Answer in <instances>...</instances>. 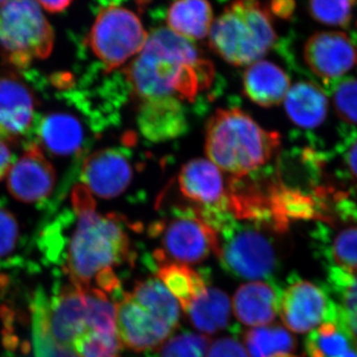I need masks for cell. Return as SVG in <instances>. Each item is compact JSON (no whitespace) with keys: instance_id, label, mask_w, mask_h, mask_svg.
Listing matches in <instances>:
<instances>
[{"instance_id":"6da1fadb","label":"cell","mask_w":357,"mask_h":357,"mask_svg":"<svg viewBox=\"0 0 357 357\" xmlns=\"http://www.w3.org/2000/svg\"><path fill=\"white\" fill-rule=\"evenodd\" d=\"M213 66L189 40L168 28L149 35L142 51L128 69V79L138 100H195L213 79Z\"/></svg>"},{"instance_id":"7a4b0ae2","label":"cell","mask_w":357,"mask_h":357,"mask_svg":"<svg viewBox=\"0 0 357 357\" xmlns=\"http://www.w3.org/2000/svg\"><path fill=\"white\" fill-rule=\"evenodd\" d=\"M72 204L77 217L74 229L50 257L62 264L70 283L89 288L103 270L132 262L134 253L121 218L98 213L83 184L73 190Z\"/></svg>"},{"instance_id":"3957f363","label":"cell","mask_w":357,"mask_h":357,"mask_svg":"<svg viewBox=\"0 0 357 357\" xmlns=\"http://www.w3.org/2000/svg\"><path fill=\"white\" fill-rule=\"evenodd\" d=\"M280 144L279 133L262 128L238 109H218L206 126L208 160L239 180L267 164Z\"/></svg>"},{"instance_id":"277c9868","label":"cell","mask_w":357,"mask_h":357,"mask_svg":"<svg viewBox=\"0 0 357 357\" xmlns=\"http://www.w3.org/2000/svg\"><path fill=\"white\" fill-rule=\"evenodd\" d=\"M276 40L271 14L259 0H232L208 34L211 50L234 66L258 62Z\"/></svg>"},{"instance_id":"5b68a950","label":"cell","mask_w":357,"mask_h":357,"mask_svg":"<svg viewBox=\"0 0 357 357\" xmlns=\"http://www.w3.org/2000/svg\"><path fill=\"white\" fill-rule=\"evenodd\" d=\"M53 28L36 0H6L0 6V55L15 69L50 56Z\"/></svg>"},{"instance_id":"8992f818","label":"cell","mask_w":357,"mask_h":357,"mask_svg":"<svg viewBox=\"0 0 357 357\" xmlns=\"http://www.w3.org/2000/svg\"><path fill=\"white\" fill-rule=\"evenodd\" d=\"M246 223L237 225L236 220L230 218L217 230L220 241L217 256L220 264L236 278L245 280L270 278L278 263L273 241L266 230L262 229L270 227L264 223Z\"/></svg>"},{"instance_id":"52a82bcc","label":"cell","mask_w":357,"mask_h":357,"mask_svg":"<svg viewBox=\"0 0 357 357\" xmlns=\"http://www.w3.org/2000/svg\"><path fill=\"white\" fill-rule=\"evenodd\" d=\"M148 37L140 18L133 11L109 6L96 15L86 43L105 70H112L136 57L144 48Z\"/></svg>"},{"instance_id":"ba28073f","label":"cell","mask_w":357,"mask_h":357,"mask_svg":"<svg viewBox=\"0 0 357 357\" xmlns=\"http://www.w3.org/2000/svg\"><path fill=\"white\" fill-rule=\"evenodd\" d=\"M151 236L159 237L161 248L153 253L154 261H172L195 264L204 261L211 253L217 255L218 236L196 210L156 222L150 229Z\"/></svg>"},{"instance_id":"9c48e42d","label":"cell","mask_w":357,"mask_h":357,"mask_svg":"<svg viewBox=\"0 0 357 357\" xmlns=\"http://www.w3.org/2000/svg\"><path fill=\"white\" fill-rule=\"evenodd\" d=\"M32 328L41 331L56 344L70 349L86 326L84 288L70 283L48 299L37 294L32 304Z\"/></svg>"},{"instance_id":"30bf717a","label":"cell","mask_w":357,"mask_h":357,"mask_svg":"<svg viewBox=\"0 0 357 357\" xmlns=\"http://www.w3.org/2000/svg\"><path fill=\"white\" fill-rule=\"evenodd\" d=\"M183 196L199 206L198 213L211 227L229 215L230 183L222 170L206 159H194L183 166L178 174Z\"/></svg>"},{"instance_id":"8fae6325","label":"cell","mask_w":357,"mask_h":357,"mask_svg":"<svg viewBox=\"0 0 357 357\" xmlns=\"http://www.w3.org/2000/svg\"><path fill=\"white\" fill-rule=\"evenodd\" d=\"M279 314L284 325L296 333H311L325 323H335L337 305L309 281L293 282L282 293Z\"/></svg>"},{"instance_id":"7c38bea8","label":"cell","mask_w":357,"mask_h":357,"mask_svg":"<svg viewBox=\"0 0 357 357\" xmlns=\"http://www.w3.org/2000/svg\"><path fill=\"white\" fill-rule=\"evenodd\" d=\"M117 337L124 347L135 352L151 351L175 332L171 326L123 293L116 303Z\"/></svg>"},{"instance_id":"4fadbf2b","label":"cell","mask_w":357,"mask_h":357,"mask_svg":"<svg viewBox=\"0 0 357 357\" xmlns=\"http://www.w3.org/2000/svg\"><path fill=\"white\" fill-rule=\"evenodd\" d=\"M55 183L53 165L39 145L32 142L11 166L7 177V189L18 201L38 203L50 196Z\"/></svg>"},{"instance_id":"5bb4252c","label":"cell","mask_w":357,"mask_h":357,"mask_svg":"<svg viewBox=\"0 0 357 357\" xmlns=\"http://www.w3.org/2000/svg\"><path fill=\"white\" fill-rule=\"evenodd\" d=\"M304 58L317 77L332 82L354 67L357 52L345 33L319 32L312 35L305 45Z\"/></svg>"},{"instance_id":"9a60e30c","label":"cell","mask_w":357,"mask_h":357,"mask_svg":"<svg viewBox=\"0 0 357 357\" xmlns=\"http://www.w3.org/2000/svg\"><path fill=\"white\" fill-rule=\"evenodd\" d=\"M36 100L31 89L14 73L0 74V140L16 142L29 133Z\"/></svg>"},{"instance_id":"2e32d148","label":"cell","mask_w":357,"mask_h":357,"mask_svg":"<svg viewBox=\"0 0 357 357\" xmlns=\"http://www.w3.org/2000/svg\"><path fill=\"white\" fill-rule=\"evenodd\" d=\"M133 177L130 162L117 149H105L89 155L82 168V184L93 196L114 199L128 189Z\"/></svg>"},{"instance_id":"e0dca14e","label":"cell","mask_w":357,"mask_h":357,"mask_svg":"<svg viewBox=\"0 0 357 357\" xmlns=\"http://www.w3.org/2000/svg\"><path fill=\"white\" fill-rule=\"evenodd\" d=\"M182 102L176 98L139 100L137 123L142 135L152 142L182 135L188 128Z\"/></svg>"},{"instance_id":"ac0fdd59","label":"cell","mask_w":357,"mask_h":357,"mask_svg":"<svg viewBox=\"0 0 357 357\" xmlns=\"http://www.w3.org/2000/svg\"><path fill=\"white\" fill-rule=\"evenodd\" d=\"M281 295L280 290L270 282L244 284L234 294V314L243 325L255 328L268 326L279 312Z\"/></svg>"},{"instance_id":"d6986e66","label":"cell","mask_w":357,"mask_h":357,"mask_svg":"<svg viewBox=\"0 0 357 357\" xmlns=\"http://www.w3.org/2000/svg\"><path fill=\"white\" fill-rule=\"evenodd\" d=\"M243 89L251 102L271 107L285 100L290 89V79L278 66L260 60L249 66L244 73Z\"/></svg>"},{"instance_id":"ffe728a7","label":"cell","mask_w":357,"mask_h":357,"mask_svg":"<svg viewBox=\"0 0 357 357\" xmlns=\"http://www.w3.org/2000/svg\"><path fill=\"white\" fill-rule=\"evenodd\" d=\"M166 21L168 29L190 41L208 36L215 20L208 0H175Z\"/></svg>"},{"instance_id":"44dd1931","label":"cell","mask_w":357,"mask_h":357,"mask_svg":"<svg viewBox=\"0 0 357 357\" xmlns=\"http://www.w3.org/2000/svg\"><path fill=\"white\" fill-rule=\"evenodd\" d=\"M285 109L289 119L299 128H318L328 114V98L316 84L301 82L289 89Z\"/></svg>"},{"instance_id":"7402d4cb","label":"cell","mask_w":357,"mask_h":357,"mask_svg":"<svg viewBox=\"0 0 357 357\" xmlns=\"http://www.w3.org/2000/svg\"><path fill=\"white\" fill-rule=\"evenodd\" d=\"M40 143L53 154L68 156L83 145L84 132L81 122L68 114H52L39 123Z\"/></svg>"},{"instance_id":"603a6c76","label":"cell","mask_w":357,"mask_h":357,"mask_svg":"<svg viewBox=\"0 0 357 357\" xmlns=\"http://www.w3.org/2000/svg\"><path fill=\"white\" fill-rule=\"evenodd\" d=\"M230 300L218 288L206 287L185 310L192 325L206 335L222 332L229 324Z\"/></svg>"},{"instance_id":"cb8c5ba5","label":"cell","mask_w":357,"mask_h":357,"mask_svg":"<svg viewBox=\"0 0 357 357\" xmlns=\"http://www.w3.org/2000/svg\"><path fill=\"white\" fill-rule=\"evenodd\" d=\"M154 264L159 280L180 303L184 311L208 287L206 277L189 265L166 260L154 261Z\"/></svg>"},{"instance_id":"d4e9b609","label":"cell","mask_w":357,"mask_h":357,"mask_svg":"<svg viewBox=\"0 0 357 357\" xmlns=\"http://www.w3.org/2000/svg\"><path fill=\"white\" fill-rule=\"evenodd\" d=\"M249 357H302L297 354L296 340L281 326L250 328L244 333Z\"/></svg>"},{"instance_id":"484cf974","label":"cell","mask_w":357,"mask_h":357,"mask_svg":"<svg viewBox=\"0 0 357 357\" xmlns=\"http://www.w3.org/2000/svg\"><path fill=\"white\" fill-rule=\"evenodd\" d=\"M129 293L157 318L176 331L180 323V305L159 279L138 281Z\"/></svg>"},{"instance_id":"4316f807","label":"cell","mask_w":357,"mask_h":357,"mask_svg":"<svg viewBox=\"0 0 357 357\" xmlns=\"http://www.w3.org/2000/svg\"><path fill=\"white\" fill-rule=\"evenodd\" d=\"M309 357H357V345L335 323H325L310 333L306 340Z\"/></svg>"},{"instance_id":"83f0119b","label":"cell","mask_w":357,"mask_h":357,"mask_svg":"<svg viewBox=\"0 0 357 357\" xmlns=\"http://www.w3.org/2000/svg\"><path fill=\"white\" fill-rule=\"evenodd\" d=\"M331 280L340 298L335 324L344 331L357 345V274L333 269Z\"/></svg>"},{"instance_id":"f1b7e54d","label":"cell","mask_w":357,"mask_h":357,"mask_svg":"<svg viewBox=\"0 0 357 357\" xmlns=\"http://www.w3.org/2000/svg\"><path fill=\"white\" fill-rule=\"evenodd\" d=\"M88 330L116 335V305L109 296L95 287L84 288Z\"/></svg>"},{"instance_id":"f546056e","label":"cell","mask_w":357,"mask_h":357,"mask_svg":"<svg viewBox=\"0 0 357 357\" xmlns=\"http://www.w3.org/2000/svg\"><path fill=\"white\" fill-rule=\"evenodd\" d=\"M208 347L210 338L206 335L184 331L171 335L144 357H204Z\"/></svg>"},{"instance_id":"4dcf8cb0","label":"cell","mask_w":357,"mask_h":357,"mask_svg":"<svg viewBox=\"0 0 357 357\" xmlns=\"http://www.w3.org/2000/svg\"><path fill=\"white\" fill-rule=\"evenodd\" d=\"M77 357H121V342L117 335L86 330L73 342Z\"/></svg>"},{"instance_id":"1f68e13d","label":"cell","mask_w":357,"mask_h":357,"mask_svg":"<svg viewBox=\"0 0 357 357\" xmlns=\"http://www.w3.org/2000/svg\"><path fill=\"white\" fill-rule=\"evenodd\" d=\"M328 252L333 269L357 274V227L340 229L333 236Z\"/></svg>"},{"instance_id":"d6a6232c","label":"cell","mask_w":357,"mask_h":357,"mask_svg":"<svg viewBox=\"0 0 357 357\" xmlns=\"http://www.w3.org/2000/svg\"><path fill=\"white\" fill-rule=\"evenodd\" d=\"M354 0H309L312 17L321 24L345 27L351 22Z\"/></svg>"},{"instance_id":"836d02e7","label":"cell","mask_w":357,"mask_h":357,"mask_svg":"<svg viewBox=\"0 0 357 357\" xmlns=\"http://www.w3.org/2000/svg\"><path fill=\"white\" fill-rule=\"evenodd\" d=\"M333 105L342 121L357 124V79H344L333 88Z\"/></svg>"},{"instance_id":"e575fe53","label":"cell","mask_w":357,"mask_h":357,"mask_svg":"<svg viewBox=\"0 0 357 357\" xmlns=\"http://www.w3.org/2000/svg\"><path fill=\"white\" fill-rule=\"evenodd\" d=\"M20 239L17 220L0 204V264H6L15 255Z\"/></svg>"},{"instance_id":"d590c367","label":"cell","mask_w":357,"mask_h":357,"mask_svg":"<svg viewBox=\"0 0 357 357\" xmlns=\"http://www.w3.org/2000/svg\"><path fill=\"white\" fill-rule=\"evenodd\" d=\"M34 357H77L72 349L56 344L48 335L32 328Z\"/></svg>"},{"instance_id":"8d00e7d4","label":"cell","mask_w":357,"mask_h":357,"mask_svg":"<svg viewBox=\"0 0 357 357\" xmlns=\"http://www.w3.org/2000/svg\"><path fill=\"white\" fill-rule=\"evenodd\" d=\"M206 357H249L243 345L230 337L218 338L208 347Z\"/></svg>"},{"instance_id":"74e56055","label":"cell","mask_w":357,"mask_h":357,"mask_svg":"<svg viewBox=\"0 0 357 357\" xmlns=\"http://www.w3.org/2000/svg\"><path fill=\"white\" fill-rule=\"evenodd\" d=\"M344 163L351 177L357 181V138L349 143L344 155Z\"/></svg>"},{"instance_id":"f35d334b","label":"cell","mask_w":357,"mask_h":357,"mask_svg":"<svg viewBox=\"0 0 357 357\" xmlns=\"http://www.w3.org/2000/svg\"><path fill=\"white\" fill-rule=\"evenodd\" d=\"M13 166V154L4 141L0 140V181L8 175Z\"/></svg>"},{"instance_id":"ab89813d","label":"cell","mask_w":357,"mask_h":357,"mask_svg":"<svg viewBox=\"0 0 357 357\" xmlns=\"http://www.w3.org/2000/svg\"><path fill=\"white\" fill-rule=\"evenodd\" d=\"M36 1L40 6L43 7L49 13H57L67 9L73 0H36Z\"/></svg>"},{"instance_id":"60d3db41","label":"cell","mask_w":357,"mask_h":357,"mask_svg":"<svg viewBox=\"0 0 357 357\" xmlns=\"http://www.w3.org/2000/svg\"><path fill=\"white\" fill-rule=\"evenodd\" d=\"M150 0H137L138 3L141 4V6H143V4H146L147 2H149Z\"/></svg>"},{"instance_id":"b9f144b4","label":"cell","mask_w":357,"mask_h":357,"mask_svg":"<svg viewBox=\"0 0 357 357\" xmlns=\"http://www.w3.org/2000/svg\"><path fill=\"white\" fill-rule=\"evenodd\" d=\"M356 48H357V24H356ZM357 52V49H356Z\"/></svg>"},{"instance_id":"7bdbcfd3","label":"cell","mask_w":357,"mask_h":357,"mask_svg":"<svg viewBox=\"0 0 357 357\" xmlns=\"http://www.w3.org/2000/svg\"><path fill=\"white\" fill-rule=\"evenodd\" d=\"M6 1V0H0V6H1L3 2Z\"/></svg>"}]
</instances>
